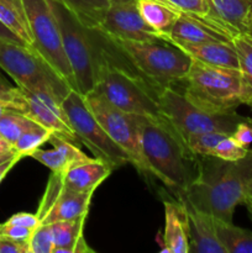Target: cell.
<instances>
[{
	"label": "cell",
	"instance_id": "cell-28",
	"mask_svg": "<svg viewBox=\"0 0 252 253\" xmlns=\"http://www.w3.org/2000/svg\"><path fill=\"white\" fill-rule=\"evenodd\" d=\"M225 133L221 132H204V133H194L189 135L185 138L188 147L190 148L194 155L198 157H210L214 153L215 147L220 140L225 137Z\"/></svg>",
	"mask_w": 252,
	"mask_h": 253
},
{
	"label": "cell",
	"instance_id": "cell-5",
	"mask_svg": "<svg viewBox=\"0 0 252 253\" xmlns=\"http://www.w3.org/2000/svg\"><path fill=\"white\" fill-rule=\"evenodd\" d=\"M48 4L61 30L63 49L73 71L77 90L86 95L95 89L104 59L101 32L84 26L57 0H48Z\"/></svg>",
	"mask_w": 252,
	"mask_h": 253
},
{
	"label": "cell",
	"instance_id": "cell-38",
	"mask_svg": "<svg viewBox=\"0 0 252 253\" xmlns=\"http://www.w3.org/2000/svg\"><path fill=\"white\" fill-rule=\"evenodd\" d=\"M0 39H4L7 40V41H12V42H16V43L20 44H27L26 42L24 41L22 39H20L15 32H12L11 30L9 29L7 26H5L1 21H0ZM30 46V44H29Z\"/></svg>",
	"mask_w": 252,
	"mask_h": 253
},
{
	"label": "cell",
	"instance_id": "cell-1",
	"mask_svg": "<svg viewBox=\"0 0 252 253\" xmlns=\"http://www.w3.org/2000/svg\"><path fill=\"white\" fill-rule=\"evenodd\" d=\"M198 177L177 197L215 219L232 222L237 205L244 204L252 180V150L242 160L230 162L203 157Z\"/></svg>",
	"mask_w": 252,
	"mask_h": 253
},
{
	"label": "cell",
	"instance_id": "cell-3",
	"mask_svg": "<svg viewBox=\"0 0 252 253\" xmlns=\"http://www.w3.org/2000/svg\"><path fill=\"white\" fill-rule=\"evenodd\" d=\"M101 40L104 59L94 90L125 113L150 118H165L158 101L161 89L156 88L136 73L103 32Z\"/></svg>",
	"mask_w": 252,
	"mask_h": 253
},
{
	"label": "cell",
	"instance_id": "cell-2",
	"mask_svg": "<svg viewBox=\"0 0 252 253\" xmlns=\"http://www.w3.org/2000/svg\"><path fill=\"white\" fill-rule=\"evenodd\" d=\"M140 140L150 174L155 175L175 197L182 194L198 177V156L184 138L166 120L137 115Z\"/></svg>",
	"mask_w": 252,
	"mask_h": 253
},
{
	"label": "cell",
	"instance_id": "cell-26",
	"mask_svg": "<svg viewBox=\"0 0 252 253\" xmlns=\"http://www.w3.org/2000/svg\"><path fill=\"white\" fill-rule=\"evenodd\" d=\"M39 125L25 114L6 108L0 116V135L14 145L17 138L30 128Z\"/></svg>",
	"mask_w": 252,
	"mask_h": 253
},
{
	"label": "cell",
	"instance_id": "cell-16",
	"mask_svg": "<svg viewBox=\"0 0 252 253\" xmlns=\"http://www.w3.org/2000/svg\"><path fill=\"white\" fill-rule=\"evenodd\" d=\"M178 200L182 202L187 212L189 253H226L215 231V217L185 200Z\"/></svg>",
	"mask_w": 252,
	"mask_h": 253
},
{
	"label": "cell",
	"instance_id": "cell-14",
	"mask_svg": "<svg viewBox=\"0 0 252 253\" xmlns=\"http://www.w3.org/2000/svg\"><path fill=\"white\" fill-rule=\"evenodd\" d=\"M205 16L234 37L252 31V0H205Z\"/></svg>",
	"mask_w": 252,
	"mask_h": 253
},
{
	"label": "cell",
	"instance_id": "cell-19",
	"mask_svg": "<svg viewBox=\"0 0 252 253\" xmlns=\"http://www.w3.org/2000/svg\"><path fill=\"white\" fill-rule=\"evenodd\" d=\"M165 234L163 252L189 253L187 212L182 202L165 200Z\"/></svg>",
	"mask_w": 252,
	"mask_h": 253
},
{
	"label": "cell",
	"instance_id": "cell-12",
	"mask_svg": "<svg viewBox=\"0 0 252 253\" xmlns=\"http://www.w3.org/2000/svg\"><path fill=\"white\" fill-rule=\"evenodd\" d=\"M99 31L111 39L151 41L162 39L140 15L137 0H110Z\"/></svg>",
	"mask_w": 252,
	"mask_h": 253
},
{
	"label": "cell",
	"instance_id": "cell-17",
	"mask_svg": "<svg viewBox=\"0 0 252 253\" xmlns=\"http://www.w3.org/2000/svg\"><path fill=\"white\" fill-rule=\"evenodd\" d=\"M49 142L53 147L51 150H36L30 157L51 169V172H66L71 167L91 162L96 157H88L79 150L78 146L71 140L58 133H52Z\"/></svg>",
	"mask_w": 252,
	"mask_h": 253
},
{
	"label": "cell",
	"instance_id": "cell-11",
	"mask_svg": "<svg viewBox=\"0 0 252 253\" xmlns=\"http://www.w3.org/2000/svg\"><path fill=\"white\" fill-rule=\"evenodd\" d=\"M84 99L89 110L111 140L128 153L133 167L150 174V168L141 147L137 115L120 110L95 90L84 95Z\"/></svg>",
	"mask_w": 252,
	"mask_h": 253
},
{
	"label": "cell",
	"instance_id": "cell-35",
	"mask_svg": "<svg viewBox=\"0 0 252 253\" xmlns=\"http://www.w3.org/2000/svg\"><path fill=\"white\" fill-rule=\"evenodd\" d=\"M32 229H27V227L17 226V225H11V224H0V235L1 236L10 237V239L19 240V241H27L31 236Z\"/></svg>",
	"mask_w": 252,
	"mask_h": 253
},
{
	"label": "cell",
	"instance_id": "cell-29",
	"mask_svg": "<svg viewBox=\"0 0 252 253\" xmlns=\"http://www.w3.org/2000/svg\"><path fill=\"white\" fill-rule=\"evenodd\" d=\"M232 44L239 56L242 77L252 91V42L245 35H239L232 39Z\"/></svg>",
	"mask_w": 252,
	"mask_h": 253
},
{
	"label": "cell",
	"instance_id": "cell-21",
	"mask_svg": "<svg viewBox=\"0 0 252 253\" xmlns=\"http://www.w3.org/2000/svg\"><path fill=\"white\" fill-rule=\"evenodd\" d=\"M93 195L94 193H78L62 189L59 197L40 224H53L88 215Z\"/></svg>",
	"mask_w": 252,
	"mask_h": 253
},
{
	"label": "cell",
	"instance_id": "cell-22",
	"mask_svg": "<svg viewBox=\"0 0 252 253\" xmlns=\"http://www.w3.org/2000/svg\"><path fill=\"white\" fill-rule=\"evenodd\" d=\"M137 7L143 21L162 39L168 36L180 11L161 0H137Z\"/></svg>",
	"mask_w": 252,
	"mask_h": 253
},
{
	"label": "cell",
	"instance_id": "cell-45",
	"mask_svg": "<svg viewBox=\"0 0 252 253\" xmlns=\"http://www.w3.org/2000/svg\"><path fill=\"white\" fill-rule=\"evenodd\" d=\"M6 108H9V106H7L6 104L4 103V101H1V100H0V116L2 115V113H4V111H5V109H6Z\"/></svg>",
	"mask_w": 252,
	"mask_h": 253
},
{
	"label": "cell",
	"instance_id": "cell-36",
	"mask_svg": "<svg viewBox=\"0 0 252 253\" xmlns=\"http://www.w3.org/2000/svg\"><path fill=\"white\" fill-rule=\"evenodd\" d=\"M5 222L34 230L40 225V219L36 214H31V212H17L10 216Z\"/></svg>",
	"mask_w": 252,
	"mask_h": 253
},
{
	"label": "cell",
	"instance_id": "cell-47",
	"mask_svg": "<svg viewBox=\"0 0 252 253\" xmlns=\"http://www.w3.org/2000/svg\"><path fill=\"white\" fill-rule=\"evenodd\" d=\"M245 36H246V37H247V39H249V40H250V41H251V42H252V31H251V32H250V34L245 35Z\"/></svg>",
	"mask_w": 252,
	"mask_h": 253
},
{
	"label": "cell",
	"instance_id": "cell-10",
	"mask_svg": "<svg viewBox=\"0 0 252 253\" xmlns=\"http://www.w3.org/2000/svg\"><path fill=\"white\" fill-rule=\"evenodd\" d=\"M32 37V47L77 90V83L62 43L61 30L48 0H22Z\"/></svg>",
	"mask_w": 252,
	"mask_h": 253
},
{
	"label": "cell",
	"instance_id": "cell-7",
	"mask_svg": "<svg viewBox=\"0 0 252 253\" xmlns=\"http://www.w3.org/2000/svg\"><path fill=\"white\" fill-rule=\"evenodd\" d=\"M0 68L20 88L47 91L61 103L72 90L61 74L29 44L0 39Z\"/></svg>",
	"mask_w": 252,
	"mask_h": 253
},
{
	"label": "cell",
	"instance_id": "cell-13",
	"mask_svg": "<svg viewBox=\"0 0 252 253\" xmlns=\"http://www.w3.org/2000/svg\"><path fill=\"white\" fill-rule=\"evenodd\" d=\"M20 88V86H19ZM24 95V111L26 116L53 133L64 136L77 145V136L69 126L62 103L52 94L43 90H27L20 88Z\"/></svg>",
	"mask_w": 252,
	"mask_h": 253
},
{
	"label": "cell",
	"instance_id": "cell-23",
	"mask_svg": "<svg viewBox=\"0 0 252 253\" xmlns=\"http://www.w3.org/2000/svg\"><path fill=\"white\" fill-rule=\"evenodd\" d=\"M215 231L226 253H252V231L215 219Z\"/></svg>",
	"mask_w": 252,
	"mask_h": 253
},
{
	"label": "cell",
	"instance_id": "cell-44",
	"mask_svg": "<svg viewBox=\"0 0 252 253\" xmlns=\"http://www.w3.org/2000/svg\"><path fill=\"white\" fill-rule=\"evenodd\" d=\"M17 155V153H16ZM15 155H2V156H0V163H2V162H5V161H7L9 160V158H11V157H14Z\"/></svg>",
	"mask_w": 252,
	"mask_h": 253
},
{
	"label": "cell",
	"instance_id": "cell-40",
	"mask_svg": "<svg viewBox=\"0 0 252 253\" xmlns=\"http://www.w3.org/2000/svg\"><path fill=\"white\" fill-rule=\"evenodd\" d=\"M2 155H16V152L11 142L5 140L4 137H0V156Z\"/></svg>",
	"mask_w": 252,
	"mask_h": 253
},
{
	"label": "cell",
	"instance_id": "cell-8",
	"mask_svg": "<svg viewBox=\"0 0 252 253\" xmlns=\"http://www.w3.org/2000/svg\"><path fill=\"white\" fill-rule=\"evenodd\" d=\"M158 101L166 120L179 132L183 138L189 135L204 132H221L232 135L246 116L232 113H211L199 108L185 99L173 86H165L158 93Z\"/></svg>",
	"mask_w": 252,
	"mask_h": 253
},
{
	"label": "cell",
	"instance_id": "cell-41",
	"mask_svg": "<svg viewBox=\"0 0 252 253\" xmlns=\"http://www.w3.org/2000/svg\"><path fill=\"white\" fill-rule=\"evenodd\" d=\"M73 253H94L93 250H91L90 247L88 246V244H86L85 239H84V235H82V236L79 237L78 241H77Z\"/></svg>",
	"mask_w": 252,
	"mask_h": 253
},
{
	"label": "cell",
	"instance_id": "cell-39",
	"mask_svg": "<svg viewBox=\"0 0 252 253\" xmlns=\"http://www.w3.org/2000/svg\"><path fill=\"white\" fill-rule=\"evenodd\" d=\"M21 156L20 155H15L14 157L9 158L7 161H5V162L0 163V183L2 182V179H4L5 177H6L7 173L10 172V170L12 169V168L15 167V165H16L17 162H19L20 160H21Z\"/></svg>",
	"mask_w": 252,
	"mask_h": 253
},
{
	"label": "cell",
	"instance_id": "cell-31",
	"mask_svg": "<svg viewBox=\"0 0 252 253\" xmlns=\"http://www.w3.org/2000/svg\"><path fill=\"white\" fill-rule=\"evenodd\" d=\"M249 151L250 148L242 147L231 136H225L222 140H220V142L215 147L212 157L220 158V160L224 161H230V162H235V161L242 160V158L246 157Z\"/></svg>",
	"mask_w": 252,
	"mask_h": 253
},
{
	"label": "cell",
	"instance_id": "cell-33",
	"mask_svg": "<svg viewBox=\"0 0 252 253\" xmlns=\"http://www.w3.org/2000/svg\"><path fill=\"white\" fill-rule=\"evenodd\" d=\"M173 9L180 12H188L194 15H205L207 12V2L205 0H161Z\"/></svg>",
	"mask_w": 252,
	"mask_h": 253
},
{
	"label": "cell",
	"instance_id": "cell-34",
	"mask_svg": "<svg viewBox=\"0 0 252 253\" xmlns=\"http://www.w3.org/2000/svg\"><path fill=\"white\" fill-rule=\"evenodd\" d=\"M231 137L242 147L250 148V145L252 143V119L247 118V120L240 123L232 132Z\"/></svg>",
	"mask_w": 252,
	"mask_h": 253
},
{
	"label": "cell",
	"instance_id": "cell-32",
	"mask_svg": "<svg viewBox=\"0 0 252 253\" xmlns=\"http://www.w3.org/2000/svg\"><path fill=\"white\" fill-rule=\"evenodd\" d=\"M0 100L4 101L10 109L22 113L24 111V95L19 86H12L0 74Z\"/></svg>",
	"mask_w": 252,
	"mask_h": 253
},
{
	"label": "cell",
	"instance_id": "cell-27",
	"mask_svg": "<svg viewBox=\"0 0 252 253\" xmlns=\"http://www.w3.org/2000/svg\"><path fill=\"white\" fill-rule=\"evenodd\" d=\"M52 133L53 132L48 128L41 125H36L17 138L16 142L14 143L15 152L21 156L22 158L30 157L32 152L41 148L42 145L49 141Z\"/></svg>",
	"mask_w": 252,
	"mask_h": 253
},
{
	"label": "cell",
	"instance_id": "cell-15",
	"mask_svg": "<svg viewBox=\"0 0 252 253\" xmlns=\"http://www.w3.org/2000/svg\"><path fill=\"white\" fill-rule=\"evenodd\" d=\"M165 40L169 42H188V43H203V42H232V37L220 29L219 26L202 15L180 12L174 25Z\"/></svg>",
	"mask_w": 252,
	"mask_h": 253
},
{
	"label": "cell",
	"instance_id": "cell-48",
	"mask_svg": "<svg viewBox=\"0 0 252 253\" xmlns=\"http://www.w3.org/2000/svg\"><path fill=\"white\" fill-rule=\"evenodd\" d=\"M0 137H1V135H0Z\"/></svg>",
	"mask_w": 252,
	"mask_h": 253
},
{
	"label": "cell",
	"instance_id": "cell-18",
	"mask_svg": "<svg viewBox=\"0 0 252 253\" xmlns=\"http://www.w3.org/2000/svg\"><path fill=\"white\" fill-rule=\"evenodd\" d=\"M114 168L109 163L95 158L67 169L62 177L63 189L78 193H94L111 174Z\"/></svg>",
	"mask_w": 252,
	"mask_h": 253
},
{
	"label": "cell",
	"instance_id": "cell-6",
	"mask_svg": "<svg viewBox=\"0 0 252 253\" xmlns=\"http://www.w3.org/2000/svg\"><path fill=\"white\" fill-rule=\"evenodd\" d=\"M109 39L128 66L158 89L182 82L192 66V57L165 39L151 41Z\"/></svg>",
	"mask_w": 252,
	"mask_h": 253
},
{
	"label": "cell",
	"instance_id": "cell-43",
	"mask_svg": "<svg viewBox=\"0 0 252 253\" xmlns=\"http://www.w3.org/2000/svg\"><path fill=\"white\" fill-rule=\"evenodd\" d=\"M244 204L246 205L247 209H249V211L251 212V215H252V198H250L249 195H247L246 199H245V202H244Z\"/></svg>",
	"mask_w": 252,
	"mask_h": 253
},
{
	"label": "cell",
	"instance_id": "cell-42",
	"mask_svg": "<svg viewBox=\"0 0 252 253\" xmlns=\"http://www.w3.org/2000/svg\"><path fill=\"white\" fill-rule=\"evenodd\" d=\"M5 1L9 2L10 5H11L12 7H14L15 10L17 11V14L20 15V16L22 17V19L25 20V21L27 22L26 20V15H25V9H24V2H22V0H5ZM29 25V24H27Z\"/></svg>",
	"mask_w": 252,
	"mask_h": 253
},
{
	"label": "cell",
	"instance_id": "cell-30",
	"mask_svg": "<svg viewBox=\"0 0 252 253\" xmlns=\"http://www.w3.org/2000/svg\"><path fill=\"white\" fill-rule=\"evenodd\" d=\"M29 253H52L53 251V235L51 224H40L35 227L27 240Z\"/></svg>",
	"mask_w": 252,
	"mask_h": 253
},
{
	"label": "cell",
	"instance_id": "cell-9",
	"mask_svg": "<svg viewBox=\"0 0 252 253\" xmlns=\"http://www.w3.org/2000/svg\"><path fill=\"white\" fill-rule=\"evenodd\" d=\"M62 108L66 113L67 120L74 135L96 158L109 163L114 169L127 163L132 165L128 153L111 140L103 126L94 118L86 105L83 94L76 89H72L62 101Z\"/></svg>",
	"mask_w": 252,
	"mask_h": 253
},
{
	"label": "cell",
	"instance_id": "cell-37",
	"mask_svg": "<svg viewBox=\"0 0 252 253\" xmlns=\"http://www.w3.org/2000/svg\"><path fill=\"white\" fill-rule=\"evenodd\" d=\"M0 253H29L27 241H19L0 235Z\"/></svg>",
	"mask_w": 252,
	"mask_h": 253
},
{
	"label": "cell",
	"instance_id": "cell-25",
	"mask_svg": "<svg viewBox=\"0 0 252 253\" xmlns=\"http://www.w3.org/2000/svg\"><path fill=\"white\" fill-rule=\"evenodd\" d=\"M88 29L96 30L101 25L110 0H57Z\"/></svg>",
	"mask_w": 252,
	"mask_h": 253
},
{
	"label": "cell",
	"instance_id": "cell-24",
	"mask_svg": "<svg viewBox=\"0 0 252 253\" xmlns=\"http://www.w3.org/2000/svg\"><path fill=\"white\" fill-rule=\"evenodd\" d=\"M88 215L73 220H64L51 224L53 235L52 253H73L77 241L83 235L84 225Z\"/></svg>",
	"mask_w": 252,
	"mask_h": 253
},
{
	"label": "cell",
	"instance_id": "cell-20",
	"mask_svg": "<svg viewBox=\"0 0 252 253\" xmlns=\"http://www.w3.org/2000/svg\"><path fill=\"white\" fill-rule=\"evenodd\" d=\"M182 48L193 59L224 68L240 69L237 52L232 42H203V43H188V42H172Z\"/></svg>",
	"mask_w": 252,
	"mask_h": 253
},
{
	"label": "cell",
	"instance_id": "cell-4",
	"mask_svg": "<svg viewBox=\"0 0 252 253\" xmlns=\"http://www.w3.org/2000/svg\"><path fill=\"white\" fill-rule=\"evenodd\" d=\"M182 82L185 99L211 113H232L240 105L252 108V91L240 69L210 66L193 59Z\"/></svg>",
	"mask_w": 252,
	"mask_h": 253
},
{
	"label": "cell",
	"instance_id": "cell-46",
	"mask_svg": "<svg viewBox=\"0 0 252 253\" xmlns=\"http://www.w3.org/2000/svg\"><path fill=\"white\" fill-rule=\"evenodd\" d=\"M247 195H249L250 198H252V180L250 182L249 188H247Z\"/></svg>",
	"mask_w": 252,
	"mask_h": 253
}]
</instances>
